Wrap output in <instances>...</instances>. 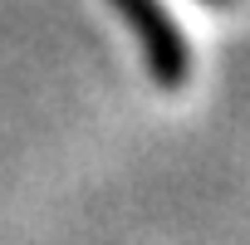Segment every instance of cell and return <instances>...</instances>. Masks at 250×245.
<instances>
[{"instance_id":"cell-2","label":"cell","mask_w":250,"mask_h":245,"mask_svg":"<svg viewBox=\"0 0 250 245\" xmlns=\"http://www.w3.org/2000/svg\"><path fill=\"white\" fill-rule=\"evenodd\" d=\"M211 5H230V0H211Z\"/></svg>"},{"instance_id":"cell-1","label":"cell","mask_w":250,"mask_h":245,"mask_svg":"<svg viewBox=\"0 0 250 245\" xmlns=\"http://www.w3.org/2000/svg\"><path fill=\"white\" fill-rule=\"evenodd\" d=\"M108 5L128 20L157 88H187L191 83V44L162 0H108Z\"/></svg>"}]
</instances>
